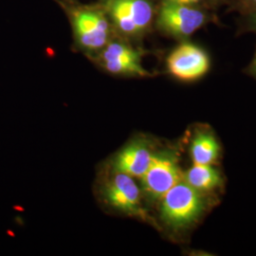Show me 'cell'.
Masks as SVG:
<instances>
[{"instance_id":"cell-1","label":"cell","mask_w":256,"mask_h":256,"mask_svg":"<svg viewBox=\"0 0 256 256\" xmlns=\"http://www.w3.org/2000/svg\"><path fill=\"white\" fill-rule=\"evenodd\" d=\"M205 208L202 192L180 180L162 198L160 216L172 229H186L198 221Z\"/></svg>"},{"instance_id":"cell-2","label":"cell","mask_w":256,"mask_h":256,"mask_svg":"<svg viewBox=\"0 0 256 256\" xmlns=\"http://www.w3.org/2000/svg\"><path fill=\"white\" fill-rule=\"evenodd\" d=\"M176 160L170 154H154L152 162L142 178L144 192L152 200L162 198L182 180Z\"/></svg>"},{"instance_id":"cell-3","label":"cell","mask_w":256,"mask_h":256,"mask_svg":"<svg viewBox=\"0 0 256 256\" xmlns=\"http://www.w3.org/2000/svg\"><path fill=\"white\" fill-rule=\"evenodd\" d=\"M205 19V14L200 10L166 0L160 10L158 25L171 36L187 37L202 27Z\"/></svg>"},{"instance_id":"cell-4","label":"cell","mask_w":256,"mask_h":256,"mask_svg":"<svg viewBox=\"0 0 256 256\" xmlns=\"http://www.w3.org/2000/svg\"><path fill=\"white\" fill-rule=\"evenodd\" d=\"M167 68L170 74L182 81H194L208 72L210 58L202 48L184 43L168 56Z\"/></svg>"},{"instance_id":"cell-5","label":"cell","mask_w":256,"mask_h":256,"mask_svg":"<svg viewBox=\"0 0 256 256\" xmlns=\"http://www.w3.org/2000/svg\"><path fill=\"white\" fill-rule=\"evenodd\" d=\"M106 200L111 206L128 214L146 218L140 205V191L132 176L116 173L104 190Z\"/></svg>"},{"instance_id":"cell-6","label":"cell","mask_w":256,"mask_h":256,"mask_svg":"<svg viewBox=\"0 0 256 256\" xmlns=\"http://www.w3.org/2000/svg\"><path fill=\"white\" fill-rule=\"evenodd\" d=\"M153 156L146 142H134L117 156L114 160V171L132 178H142L151 164Z\"/></svg>"},{"instance_id":"cell-7","label":"cell","mask_w":256,"mask_h":256,"mask_svg":"<svg viewBox=\"0 0 256 256\" xmlns=\"http://www.w3.org/2000/svg\"><path fill=\"white\" fill-rule=\"evenodd\" d=\"M74 27L79 43L88 50L101 48L108 42V34L96 27L82 10L74 14Z\"/></svg>"},{"instance_id":"cell-8","label":"cell","mask_w":256,"mask_h":256,"mask_svg":"<svg viewBox=\"0 0 256 256\" xmlns=\"http://www.w3.org/2000/svg\"><path fill=\"white\" fill-rule=\"evenodd\" d=\"M184 182L200 192H210L222 184L220 171L212 164H196L183 176Z\"/></svg>"},{"instance_id":"cell-9","label":"cell","mask_w":256,"mask_h":256,"mask_svg":"<svg viewBox=\"0 0 256 256\" xmlns=\"http://www.w3.org/2000/svg\"><path fill=\"white\" fill-rule=\"evenodd\" d=\"M190 153L196 164H214L220 156V144L209 132H200L192 138Z\"/></svg>"},{"instance_id":"cell-10","label":"cell","mask_w":256,"mask_h":256,"mask_svg":"<svg viewBox=\"0 0 256 256\" xmlns=\"http://www.w3.org/2000/svg\"><path fill=\"white\" fill-rule=\"evenodd\" d=\"M128 12L140 32L146 30L153 18V8L148 0H118Z\"/></svg>"},{"instance_id":"cell-11","label":"cell","mask_w":256,"mask_h":256,"mask_svg":"<svg viewBox=\"0 0 256 256\" xmlns=\"http://www.w3.org/2000/svg\"><path fill=\"white\" fill-rule=\"evenodd\" d=\"M106 68L116 74H131L138 76H147L149 74L140 64V56L122 57L104 61Z\"/></svg>"},{"instance_id":"cell-12","label":"cell","mask_w":256,"mask_h":256,"mask_svg":"<svg viewBox=\"0 0 256 256\" xmlns=\"http://www.w3.org/2000/svg\"><path fill=\"white\" fill-rule=\"evenodd\" d=\"M110 9L116 25L122 32L126 34H137L140 32L133 20L129 16L128 12L120 4L118 0L110 1Z\"/></svg>"},{"instance_id":"cell-13","label":"cell","mask_w":256,"mask_h":256,"mask_svg":"<svg viewBox=\"0 0 256 256\" xmlns=\"http://www.w3.org/2000/svg\"><path fill=\"white\" fill-rule=\"evenodd\" d=\"M136 56H140V55L133 48L120 43H112L106 46V48L104 50L102 58V61H108V60L122 58V57H136Z\"/></svg>"},{"instance_id":"cell-14","label":"cell","mask_w":256,"mask_h":256,"mask_svg":"<svg viewBox=\"0 0 256 256\" xmlns=\"http://www.w3.org/2000/svg\"><path fill=\"white\" fill-rule=\"evenodd\" d=\"M170 1H173V2L178 3V4H183V5H190V4L198 3L200 0H170Z\"/></svg>"},{"instance_id":"cell-15","label":"cell","mask_w":256,"mask_h":256,"mask_svg":"<svg viewBox=\"0 0 256 256\" xmlns=\"http://www.w3.org/2000/svg\"><path fill=\"white\" fill-rule=\"evenodd\" d=\"M252 24L256 28V10L252 16Z\"/></svg>"},{"instance_id":"cell-16","label":"cell","mask_w":256,"mask_h":256,"mask_svg":"<svg viewBox=\"0 0 256 256\" xmlns=\"http://www.w3.org/2000/svg\"><path fill=\"white\" fill-rule=\"evenodd\" d=\"M250 3H252L254 7H256V0H250Z\"/></svg>"},{"instance_id":"cell-17","label":"cell","mask_w":256,"mask_h":256,"mask_svg":"<svg viewBox=\"0 0 256 256\" xmlns=\"http://www.w3.org/2000/svg\"><path fill=\"white\" fill-rule=\"evenodd\" d=\"M252 72H254L256 74V68L254 70H252Z\"/></svg>"}]
</instances>
